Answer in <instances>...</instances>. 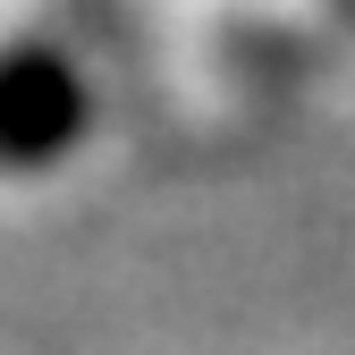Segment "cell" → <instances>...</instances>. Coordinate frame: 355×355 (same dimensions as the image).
Wrapping results in <instances>:
<instances>
[{
  "label": "cell",
  "mask_w": 355,
  "mask_h": 355,
  "mask_svg": "<svg viewBox=\"0 0 355 355\" xmlns=\"http://www.w3.org/2000/svg\"><path fill=\"white\" fill-rule=\"evenodd\" d=\"M85 119H94V94L68 51L51 42H9L0 51V169H42L60 161Z\"/></svg>",
  "instance_id": "1"
}]
</instances>
